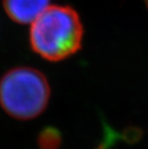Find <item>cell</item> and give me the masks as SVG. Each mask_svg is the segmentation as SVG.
Instances as JSON below:
<instances>
[{"instance_id":"obj_1","label":"cell","mask_w":148,"mask_h":149,"mask_svg":"<svg viewBox=\"0 0 148 149\" xmlns=\"http://www.w3.org/2000/svg\"><path fill=\"white\" fill-rule=\"evenodd\" d=\"M84 28L77 12L68 6L53 5L32 22L31 48L42 58L59 62L81 48Z\"/></svg>"},{"instance_id":"obj_2","label":"cell","mask_w":148,"mask_h":149,"mask_svg":"<svg viewBox=\"0 0 148 149\" xmlns=\"http://www.w3.org/2000/svg\"><path fill=\"white\" fill-rule=\"evenodd\" d=\"M49 98L48 81L36 68H15L0 78V105L14 118L37 117L45 110Z\"/></svg>"},{"instance_id":"obj_3","label":"cell","mask_w":148,"mask_h":149,"mask_svg":"<svg viewBox=\"0 0 148 149\" xmlns=\"http://www.w3.org/2000/svg\"><path fill=\"white\" fill-rule=\"evenodd\" d=\"M50 0H3V7L13 21L32 23L49 7Z\"/></svg>"},{"instance_id":"obj_4","label":"cell","mask_w":148,"mask_h":149,"mask_svg":"<svg viewBox=\"0 0 148 149\" xmlns=\"http://www.w3.org/2000/svg\"><path fill=\"white\" fill-rule=\"evenodd\" d=\"M42 139H46V141H44L43 143L47 144L48 148L50 147L55 148L56 145L59 144V136H57V132L56 131L48 130V131H47V135L42 136Z\"/></svg>"},{"instance_id":"obj_5","label":"cell","mask_w":148,"mask_h":149,"mask_svg":"<svg viewBox=\"0 0 148 149\" xmlns=\"http://www.w3.org/2000/svg\"><path fill=\"white\" fill-rule=\"evenodd\" d=\"M144 1H145V3H146L147 6H148V0H144Z\"/></svg>"}]
</instances>
